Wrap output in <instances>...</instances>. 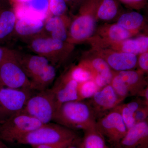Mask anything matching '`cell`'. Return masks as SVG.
I'll use <instances>...</instances> for the list:
<instances>
[{"mask_svg": "<svg viewBox=\"0 0 148 148\" xmlns=\"http://www.w3.org/2000/svg\"><path fill=\"white\" fill-rule=\"evenodd\" d=\"M52 121L74 130L84 131L95 126L96 119L87 102L75 101L61 105L56 110Z\"/></svg>", "mask_w": 148, "mask_h": 148, "instance_id": "6da1fadb", "label": "cell"}, {"mask_svg": "<svg viewBox=\"0 0 148 148\" xmlns=\"http://www.w3.org/2000/svg\"><path fill=\"white\" fill-rule=\"evenodd\" d=\"M79 137L73 130L57 123L42 124L37 129L21 136L15 143L31 146L41 145L69 146Z\"/></svg>", "mask_w": 148, "mask_h": 148, "instance_id": "7a4b0ae2", "label": "cell"}, {"mask_svg": "<svg viewBox=\"0 0 148 148\" xmlns=\"http://www.w3.org/2000/svg\"><path fill=\"white\" fill-rule=\"evenodd\" d=\"M42 124L38 119L21 111L0 122V139L4 142L15 143L21 136Z\"/></svg>", "mask_w": 148, "mask_h": 148, "instance_id": "3957f363", "label": "cell"}, {"mask_svg": "<svg viewBox=\"0 0 148 148\" xmlns=\"http://www.w3.org/2000/svg\"><path fill=\"white\" fill-rule=\"evenodd\" d=\"M56 110L54 94L47 89L31 95L22 111L46 124L52 121Z\"/></svg>", "mask_w": 148, "mask_h": 148, "instance_id": "277c9868", "label": "cell"}, {"mask_svg": "<svg viewBox=\"0 0 148 148\" xmlns=\"http://www.w3.org/2000/svg\"><path fill=\"white\" fill-rule=\"evenodd\" d=\"M96 127L106 141L112 147L119 143L128 130L122 118L118 106L97 120Z\"/></svg>", "mask_w": 148, "mask_h": 148, "instance_id": "5b68a950", "label": "cell"}, {"mask_svg": "<svg viewBox=\"0 0 148 148\" xmlns=\"http://www.w3.org/2000/svg\"><path fill=\"white\" fill-rule=\"evenodd\" d=\"M31 90L10 88L0 84V115L2 121L23 111L32 95Z\"/></svg>", "mask_w": 148, "mask_h": 148, "instance_id": "8992f818", "label": "cell"}, {"mask_svg": "<svg viewBox=\"0 0 148 148\" xmlns=\"http://www.w3.org/2000/svg\"><path fill=\"white\" fill-rule=\"evenodd\" d=\"M0 84L15 89L31 90V81L14 55L0 64Z\"/></svg>", "mask_w": 148, "mask_h": 148, "instance_id": "52a82bcc", "label": "cell"}, {"mask_svg": "<svg viewBox=\"0 0 148 148\" xmlns=\"http://www.w3.org/2000/svg\"><path fill=\"white\" fill-rule=\"evenodd\" d=\"M123 101L109 84L99 89L87 103L97 119L115 108Z\"/></svg>", "mask_w": 148, "mask_h": 148, "instance_id": "ba28073f", "label": "cell"}, {"mask_svg": "<svg viewBox=\"0 0 148 148\" xmlns=\"http://www.w3.org/2000/svg\"><path fill=\"white\" fill-rule=\"evenodd\" d=\"M116 148H148V122L137 123L127 132Z\"/></svg>", "mask_w": 148, "mask_h": 148, "instance_id": "9c48e42d", "label": "cell"}, {"mask_svg": "<svg viewBox=\"0 0 148 148\" xmlns=\"http://www.w3.org/2000/svg\"><path fill=\"white\" fill-rule=\"evenodd\" d=\"M13 52L14 58L30 81L39 75L49 64V60L41 56L24 54L14 51Z\"/></svg>", "mask_w": 148, "mask_h": 148, "instance_id": "30bf717a", "label": "cell"}, {"mask_svg": "<svg viewBox=\"0 0 148 148\" xmlns=\"http://www.w3.org/2000/svg\"><path fill=\"white\" fill-rule=\"evenodd\" d=\"M16 18H35L45 20L49 11V0H29L23 4L16 5L14 10Z\"/></svg>", "mask_w": 148, "mask_h": 148, "instance_id": "8fae6325", "label": "cell"}, {"mask_svg": "<svg viewBox=\"0 0 148 148\" xmlns=\"http://www.w3.org/2000/svg\"><path fill=\"white\" fill-rule=\"evenodd\" d=\"M78 84L76 81L69 77V78L51 88L55 96L57 110L64 103L79 101Z\"/></svg>", "mask_w": 148, "mask_h": 148, "instance_id": "7c38bea8", "label": "cell"}, {"mask_svg": "<svg viewBox=\"0 0 148 148\" xmlns=\"http://www.w3.org/2000/svg\"><path fill=\"white\" fill-rule=\"evenodd\" d=\"M95 27L94 18L89 14H84L76 18L71 25L70 34L74 39L81 40L92 34Z\"/></svg>", "mask_w": 148, "mask_h": 148, "instance_id": "4fadbf2b", "label": "cell"}, {"mask_svg": "<svg viewBox=\"0 0 148 148\" xmlns=\"http://www.w3.org/2000/svg\"><path fill=\"white\" fill-rule=\"evenodd\" d=\"M63 42L52 38H37L32 40L30 47L38 55L49 58L53 53L61 50L64 47Z\"/></svg>", "mask_w": 148, "mask_h": 148, "instance_id": "5bb4252c", "label": "cell"}, {"mask_svg": "<svg viewBox=\"0 0 148 148\" xmlns=\"http://www.w3.org/2000/svg\"><path fill=\"white\" fill-rule=\"evenodd\" d=\"M107 62L110 67L115 71H129L136 66L137 58L136 55L132 53H116L109 56Z\"/></svg>", "mask_w": 148, "mask_h": 148, "instance_id": "9a60e30c", "label": "cell"}, {"mask_svg": "<svg viewBox=\"0 0 148 148\" xmlns=\"http://www.w3.org/2000/svg\"><path fill=\"white\" fill-rule=\"evenodd\" d=\"M44 25V20L22 17L16 19L14 30L20 36H28L41 32Z\"/></svg>", "mask_w": 148, "mask_h": 148, "instance_id": "2e32d148", "label": "cell"}, {"mask_svg": "<svg viewBox=\"0 0 148 148\" xmlns=\"http://www.w3.org/2000/svg\"><path fill=\"white\" fill-rule=\"evenodd\" d=\"M117 74L127 85L130 96L140 97L147 87L145 86L146 85L142 81L141 75L138 72L129 70L120 71Z\"/></svg>", "mask_w": 148, "mask_h": 148, "instance_id": "e0dca14e", "label": "cell"}, {"mask_svg": "<svg viewBox=\"0 0 148 148\" xmlns=\"http://www.w3.org/2000/svg\"><path fill=\"white\" fill-rule=\"evenodd\" d=\"M44 28L51 33L52 38L63 42L67 39L66 27L61 16H53L48 18L45 23Z\"/></svg>", "mask_w": 148, "mask_h": 148, "instance_id": "ac0fdd59", "label": "cell"}, {"mask_svg": "<svg viewBox=\"0 0 148 148\" xmlns=\"http://www.w3.org/2000/svg\"><path fill=\"white\" fill-rule=\"evenodd\" d=\"M56 75L55 68L49 64L39 75L31 81V90L41 91L48 89L53 82Z\"/></svg>", "mask_w": 148, "mask_h": 148, "instance_id": "d6986e66", "label": "cell"}, {"mask_svg": "<svg viewBox=\"0 0 148 148\" xmlns=\"http://www.w3.org/2000/svg\"><path fill=\"white\" fill-rule=\"evenodd\" d=\"M16 19L14 11L7 10L0 12V41L7 39L13 32Z\"/></svg>", "mask_w": 148, "mask_h": 148, "instance_id": "ffe728a7", "label": "cell"}, {"mask_svg": "<svg viewBox=\"0 0 148 148\" xmlns=\"http://www.w3.org/2000/svg\"><path fill=\"white\" fill-rule=\"evenodd\" d=\"M84 132V148H110L106 145V140L97 129L96 125Z\"/></svg>", "mask_w": 148, "mask_h": 148, "instance_id": "44dd1931", "label": "cell"}, {"mask_svg": "<svg viewBox=\"0 0 148 148\" xmlns=\"http://www.w3.org/2000/svg\"><path fill=\"white\" fill-rule=\"evenodd\" d=\"M148 47V37L141 36L136 39L125 40L123 45L122 50L124 52L136 55L147 52Z\"/></svg>", "mask_w": 148, "mask_h": 148, "instance_id": "7402d4cb", "label": "cell"}, {"mask_svg": "<svg viewBox=\"0 0 148 148\" xmlns=\"http://www.w3.org/2000/svg\"><path fill=\"white\" fill-rule=\"evenodd\" d=\"M144 20L142 14L132 12L122 14L118 21V24L127 30H133L141 26Z\"/></svg>", "mask_w": 148, "mask_h": 148, "instance_id": "603a6c76", "label": "cell"}, {"mask_svg": "<svg viewBox=\"0 0 148 148\" xmlns=\"http://www.w3.org/2000/svg\"><path fill=\"white\" fill-rule=\"evenodd\" d=\"M117 6L114 0H103L98 8V17L103 20L112 19L116 15Z\"/></svg>", "mask_w": 148, "mask_h": 148, "instance_id": "cb8c5ba5", "label": "cell"}, {"mask_svg": "<svg viewBox=\"0 0 148 148\" xmlns=\"http://www.w3.org/2000/svg\"><path fill=\"white\" fill-rule=\"evenodd\" d=\"M100 89L94 80H90L85 82L79 84L78 95L79 101L89 99Z\"/></svg>", "mask_w": 148, "mask_h": 148, "instance_id": "d4e9b609", "label": "cell"}, {"mask_svg": "<svg viewBox=\"0 0 148 148\" xmlns=\"http://www.w3.org/2000/svg\"><path fill=\"white\" fill-rule=\"evenodd\" d=\"M110 85L118 96L123 101L130 96L127 85L117 74L113 76Z\"/></svg>", "mask_w": 148, "mask_h": 148, "instance_id": "484cf974", "label": "cell"}, {"mask_svg": "<svg viewBox=\"0 0 148 148\" xmlns=\"http://www.w3.org/2000/svg\"><path fill=\"white\" fill-rule=\"evenodd\" d=\"M70 77L72 79L79 84L92 79V73L84 67L79 66L73 69Z\"/></svg>", "mask_w": 148, "mask_h": 148, "instance_id": "4316f807", "label": "cell"}, {"mask_svg": "<svg viewBox=\"0 0 148 148\" xmlns=\"http://www.w3.org/2000/svg\"><path fill=\"white\" fill-rule=\"evenodd\" d=\"M109 36L111 39L116 41H120L127 39L130 36L128 30L118 24L111 26L109 30Z\"/></svg>", "mask_w": 148, "mask_h": 148, "instance_id": "83f0119b", "label": "cell"}, {"mask_svg": "<svg viewBox=\"0 0 148 148\" xmlns=\"http://www.w3.org/2000/svg\"><path fill=\"white\" fill-rule=\"evenodd\" d=\"M49 11L53 16H61L67 10V3L65 0H49Z\"/></svg>", "mask_w": 148, "mask_h": 148, "instance_id": "f1b7e54d", "label": "cell"}, {"mask_svg": "<svg viewBox=\"0 0 148 148\" xmlns=\"http://www.w3.org/2000/svg\"><path fill=\"white\" fill-rule=\"evenodd\" d=\"M118 107L122 118L127 129L132 127L136 123L134 113L127 108L125 103H121L118 105Z\"/></svg>", "mask_w": 148, "mask_h": 148, "instance_id": "f546056e", "label": "cell"}, {"mask_svg": "<svg viewBox=\"0 0 148 148\" xmlns=\"http://www.w3.org/2000/svg\"><path fill=\"white\" fill-rule=\"evenodd\" d=\"M92 69L96 72V74H104L112 72L110 67L107 61L101 58L94 59L92 62Z\"/></svg>", "mask_w": 148, "mask_h": 148, "instance_id": "4dcf8cb0", "label": "cell"}, {"mask_svg": "<svg viewBox=\"0 0 148 148\" xmlns=\"http://www.w3.org/2000/svg\"><path fill=\"white\" fill-rule=\"evenodd\" d=\"M113 74L112 72L104 74H96L94 82L100 89L110 84Z\"/></svg>", "mask_w": 148, "mask_h": 148, "instance_id": "1f68e13d", "label": "cell"}, {"mask_svg": "<svg viewBox=\"0 0 148 148\" xmlns=\"http://www.w3.org/2000/svg\"><path fill=\"white\" fill-rule=\"evenodd\" d=\"M135 123L141 122L148 120V106H145L138 109L134 114Z\"/></svg>", "mask_w": 148, "mask_h": 148, "instance_id": "d6a6232c", "label": "cell"}, {"mask_svg": "<svg viewBox=\"0 0 148 148\" xmlns=\"http://www.w3.org/2000/svg\"><path fill=\"white\" fill-rule=\"evenodd\" d=\"M125 104L127 108L134 113L141 107L145 105L148 106V103H146L144 99L143 98L141 99L140 98L135 99L129 103H125Z\"/></svg>", "mask_w": 148, "mask_h": 148, "instance_id": "836d02e7", "label": "cell"}, {"mask_svg": "<svg viewBox=\"0 0 148 148\" xmlns=\"http://www.w3.org/2000/svg\"><path fill=\"white\" fill-rule=\"evenodd\" d=\"M14 56L13 51L0 46V64Z\"/></svg>", "mask_w": 148, "mask_h": 148, "instance_id": "e575fe53", "label": "cell"}, {"mask_svg": "<svg viewBox=\"0 0 148 148\" xmlns=\"http://www.w3.org/2000/svg\"><path fill=\"white\" fill-rule=\"evenodd\" d=\"M148 61L147 52L143 53L139 58V64L140 68L145 71H147L148 70Z\"/></svg>", "mask_w": 148, "mask_h": 148, "instance_id": "d590c367", "label": "cell"}, {"mask_svg": "<svg viewBox=\"0 0 148 148\" xmlns=\"http://www.w3.org/2000/svg\"><path fill=\"white\" fill-rule=\"evenodd\" d=\"M68 146L63 145H41L32 146V148H65Z\"/></svg>", "mask_w": 148, "mask_h": 148, "instance_id": "8d00e7d4", "label": "cell"}, {"mask_svg": "<svg viewBox=\"0 0 148 148\" xmlns=\"http://www.w3.org/2000/svg\"><path fill=\"white\" fill-rule=\"evenodd\" d=\"M123 2L127 4L135 3H140L143 1V0H121Z\"/></svg>", "mask_w": 148, "mask_h": 148, "instance_id": "74e56055", "label": "cell"}, {"mask_svg": "<svg viewBox=\"0 0 148 148\" xmlns=\"http://www.w3.org/2000/svg\"><path fill=\"white\" fill-rule=\"evenodd\" d=\"M14 1L16 3V5H17L24 3L27 2L29 0H14Z\"/></svg>", "mask_w": 148, "mask_h": 148, "instance_id": "f35d334b", "label": "cell"}, {"mask_svg": "<svg viewBox=\"0 0 148 148\" xmlns=\"http://www.w3.org/2000/svg\"><path fill=\"white\" fill-rule=\"evenodd\" d=\"M0 148H8L3 141L0 139Z\"/></svg>", "mask_w": 148, "mask_h": 148, "instance_id": "ab89813d", "label": "cell"}, {"mask_svg": "<svg viewBox=\"0 0 148 148\" xmlns=\"http://www.w3.org/2000/svg\"><path fill=\"white\" fill-rule=\"evenodd\" d=\"M66 1V3L70 2L72 1H74V0H65Z\"/></svg>", "mask_w": 148, "mask_h": 148, "instance_id": "60d3db41", "label": "cell"}, {"mask_svg": "<svg viewBox=\"0 0 148 148\" xmlns=\"http://www.w3.org/2000/svg\"><path fill=\"white\" fill-rule=\"evenodd\" d=\"M1 115H0V122H1Z\"/></svg>", "mask_w": 148, "mask_h": 148, "instance_id": "b9f144b4", "label": "cell"}, {"mask_svg": "<svg viewBox=\"0 0 148 148\" xmlns=\"http://www.w3.org/2000/svg\"><path fill=\"white\" fill-rule=\"evenodd\" d=\"M110 148H116L114 147H112Z\"/></svg>", "mask_w": 148, "mask_h": 148, "instance_id": "7bdbcfd3", "label": "cell"}]
</instances>
